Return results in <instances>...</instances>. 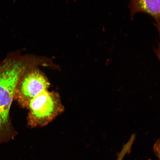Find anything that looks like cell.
<instances>
[{
    "label": "cell",
    "mask_w": 160,
    "mask_h": 160,
    "mask_svg": "<svg viewBox=\"0 0 160 160\" xmlns=\"http://www.w3.org/2000/svg\"><path fill=\"white\" fill-rule=\"evenodd\" d=\"M52 59L34 54L11 55L0 63V145L13 139L16 133L9 121V113L16 88L26 73L39 67L53 68Z\"/></svg>",
    "instance_id": "obj_1"
},
{
    "label": "cell",
    "mask_w": 160,
    "mask_h": 160,
    "mask_svg": "<svg viewBox=\"0 0 160 160\" xmlns=\"http://www.w3.org/2000/svg\"><path fill=\"white\" fill-rule=\"evenodd\" d=\"M28 109V125L30 128L49 125L63 113L65 107L58 93L44 90L32 99Z\"/></svg>",
    "instance_id": "obj_2"
},
{
    "label": "cell",
    "mask_w": 160,
    "mask_h": 160,
    "mask_svg": "<svg viewBox=\"0 0 160 160\" xmlns=\"http://www.w3.org/2000/svg\"><path fill=\"white\" fill-rule=\"evenodd\" d=\"M51 84L47 76L38 68L30 70L20 80L14 97L24 108L28 109L30 102L44 90H48Z\"/></svg>",
    "instance_id": "obj_3"
},
{
    "label": "cell",
    "mask_w": 160,
    "mask_h": 160,
    "mask_svg": "<svg viewBox=\"0 0 160 160\" xmlns=\"http://www.w3.org/2000/svg\"><path fill=\"white\" fill-rule=\"evenodd\" d=\"M129 8L132 17L143 13L151 16L155 21H160V0H129Z\"/></svg>",
    "instance_id": "obj_4"
},
{
    "label": "cell",
    "mask_w": 160,
    "mask_h": 160,
    "mask_svg": "<svg viewBox=\"0 0 160 160\" xmlns=\"http://www.w3.org/2000/svg\"><path fill=\"white\" fill-rule=\"evenodd\" d=\"M156 27L158 33L159 41L157 47L155 49V53L160 62V21L156 22Z\"/></svg>",
    "instance_id": "obj_5"
},
{
    "label": "cell",
    "mask_w": 160,
    "mask_h": 160,
    "mask_svg": "<svg viewBox=\"0 0 160 160\" xmlns=\"http://www.w3.org/2000/svg\"><path fill=\"white\" fill-rule=\"evenodd\" d=\"M153 150L158 160H160V138L156 142L154 145Z\"/></svg>",
    "instance_id": "obj_6"
},
{
    "label": "cell",
    "mask_w": 160,
    "mask_h": 160,
    "mask_svg": "<svg viewBox=\"0 0 160 160\" xmlns=\"http://www.w3.org/2000/svg\"><path fill=\"white\" fill-rule=\"evenodd\" d=\"M74 1H77V0H74Z\"/></svg>",
    "instance_id": "obj_7"
}]
</instances>
